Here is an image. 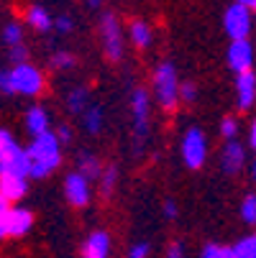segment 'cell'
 Here are the masks:
<instances>
[{
  "label": "cell",
  "instance_id": "obj_14",
  "mask_svg": "<svg viewBox=\"0 0 256 258\" xmlns=\"http://www.w3.org/2000/svg\"><path fill=\"white\" fill-rule=\"evenodd\" d=\"M108 253H111V238L103 230L92 233L82 245V258H108Z\"/></svg>",
  "mask_w": 256,
  "mask_h": 258
},
{
  "label": "cell",
  "instance_id": "obj_34",
  "mask_svg": "<svg viewBox=\"0 0 256 258\" xmlns=\"http://www.w3.org/2000/svg\"><path fill=\"white\" fill-rule=\"evenodd\" d=\"M11 59H13L16 64H26V61H23V59H26V49H23V46L11 49Z\"/></svg>",
  "mask_w": 256,
  "mask_h": 258
},
{
  "label": "cell",
  "instance_id": "obj_1",
  "mask_svg": "<svg viewBox=\"0 0 256 258\" xmlns=\"http://www.w3.org/2000/svg\"><path fill=\"white\" fill-rule=\"evenodd\" d=\"M59 138L57 133H44V136H36L33 143L28 146V156H31V176L33 179H41L46 176L52 169L59 166L62 161V151H59Z\"/></svg>",
  "mask_w": 256,
  "mask_h": 258
},
{
  "label": "cell",
  "instance_id": "obj_24",
  "mask_svg": "<svg viewBox=\"0 0 256 258\" xmlns=\"http://www.w3.org/2000/svg\"><path fill=\"white\" fill-rule=\"evenodd\" d=\"M3 41H6L11 49L21 46V26H18V23H6V26H3Z\"/></svg>",
  "mask_w": 256,
  "mask_h": 258
},
{
  "label": "cell",
  "instance_id": "obj_29",
  "mask_svg": "<svg viewBox=\"0 0 256 258\" xmlns=\"http://www.w3.org/2000/svg\"><path fill=\"white\" fill-rule=\"evenodd\" d=\"M179 97L185 100V102H195V97H197V90H195V85L185 82V85L179 87Z\"/></svg>",
  "mask_w": 256,
  "mask_h": 258
},
{
  "label": "cell",
  "instance_id": "obj_11",
  "mask_svg": "<svg viewBox=\"0 0 256 258\" xmlns=\"http://www.w3.org/2000/svg\"><path fill=\"white\" fill-rule=\"evenodd\" d=\"M251 61H253V49H251L248 41H233V44L228 46V64H231V69L238 72V75H243V72H251V69H248Z\"/></svg>",
  "mask_w": 256,
  "mask_h": 258
},
{
  "label": "cell",
  "instance_id": "obj_18",
  "mask_svg": "<svg viewBox=\"0 0 256 258\" xmlns=\"http://www.w3.org/2000/svg\"><path fill=\"white\" fill-rule=\"evenodd\" d=\"M87 100H90V92H87V87H75L69 92V97H67V107H69V113H82L85 115V110L90 107L87 105Z\"/></svg>",
  "mask_w": 256,
  "mask_h": 258
},
{
  "label": "cell",
  "instance_id": "obj_10",
  "mask_svg": "<svg viewBox=\"0 0 256 258\" xmlns=\"http://www.w3.org/2000/svg\"><path fill=\"white\" fill-rule=\"evenodd\" d=\"M64 195L67 200L75 205V207H85L87 200H90V184H87V176H82L80 171L69 174L64 179Z\"/></svg>",
  "mask_w": 256,
  "mask_h": 258
},
{
  "label": "cell",
  "instance_id": "obj_22",
  "mask_svg": "<svg viewBox=\"0 0 256 258\" xmlns=\"http://www.w3.org/2000/svg\"><path fill=\"white\" fill-rule=\"evenodd\" d=\"M236 258H256V235H248L233 245Z\"/></svg>",
  "mask_w": 256,
  "mask_h": 258
},
{
  "label": "cell",
  "instance_id": "obj_36",
  "mask_svg": "<svg viewBox=\"0 0 256 258\" xmlns=\"http://www.w3.org/2000/svg\"><path fill=\"white\" fill-rule=\"evenodd\" d=\"M164 215H167V217H174V215H177V207H174V202H172V200L164 205Z\"/></svg>",
  "mask_w": 256,
  "mask_h": 258
},
{
  "label": "cell",
  "instance_id": "obj_2",
  "mask_svg": "<svg viewBox=\"0 0 256 258\" xmlns=\"http://www.w3.org/2000/svg\"><path fill=\"white\" fill-rule=\"evenodd\" d=\"M0 174H13V176H31V156L28 151L18 149V143L8 131L0 133Z\"/></svg>",
  "mask_w": 256,
  "mask_h": 258
},
{
  "label": "cell",
  "instance_id": "obj_9",
  "mask_svg": "<svg viewBox=\"0 0 256 258\" xmlns=\"http://www.w3.org/2000/svg\"><path fill=\"white\" fill-rule=\"evenodd\" d=\"M133 131H136V151L143 146L146 133H149V92L136 90L133 92Z\"/></svg>",
  "mask_w": 256,
  "mask_h": 258
},
{
  "label": "cell",
  "instance_id": "obj_38",
  "mask_svg": "<svg viewBox=\"0 0 256 258\" xmlns=\"http://www.w3.org/2000/svg\"><path fill=\"white\" fill-rule=\"evenodd\" d=\"M251 146L256 149V120H253V128H251Z\"/></svg>",
  "mask_w": 256,
  "mask_h": 258
},
{
  "label": "cell",
  "instance_id": "obj_25",
  "mask_svg": "<svg viewBox=\"0 0 256 258\" xmlns=\"http://www.w3.org/2000/svg\"><path fill=\"white\" fill-rule=\"evenodd\" d=\"M116 181H118V169H116V166H108V169L103 171V176H100L103 192H105V195H111L113 187H116Z\"/></svg>",
  "mask_w": 256,
  "mask_h": 258
},
{
  "label": "cell",
  "instance_id": "obj_21",
  "mask_svg": "<svg viewBox=\"0 0 256 258\" xmlns=\"http://www.w3.org/2000/svg\"><path fill=\"white\" fill-rule=\"evenodd\" d=\"M28 23H31L33 28H39V31L52 28V18H49V13H46L41 6H33V8L28 11Z\"/></svg>",
  "mask_w": 256,
  "mask_h": 258
},
{
  "label": "cell",
  "instance_id": "obj_20",
  "mask_svg": "<svg viewBox=\"0 0 256 258\" xmlns=\"http://www.w3.org/2000/svg\"><path fill=\"white\" fill-rule=\"evenodd\" d=\"M82 120H85V128H87L92 136H95V133H100V128H103V110H100L97 105H90V107L85 110Z\"/></svg>",
  "mask_w": 256,
  "mask_h": 258
},
{
  "label": "cell",
  "instance_id": "obj_26",
  "mask_svg": "<svg viewBox=\"0 0 256 258\" xmlns=\"http://www.w3.org/2000/svg\"><path fill=\"white\" fill-rule=\"evenodd\" d=\"M52 67L57 69H69V67H75V56H72L69 51H57L52 56Z\"/></svg>",
  "mask_w": 256,
  "mask_h": 258
},
{
  "label": "cell",
  "instance_id": "obj_31",
  "mask_svg": "<svg viewBox=\"0 0 256 258\" xmlns=\"http://www.w3.org/2000/svg\"><path fill=\"white\" fill-rule=\"evenodd\" d=\"M200 258H223V248H218V245H205V250H202Z\"/></svg>",
  "mask_w": 256,
  "mask_h": 258
},
{
  "label": "cell",
  "instance_id": "obj_15",
  "mask_svg": "<svg viewBox=\"0 0 256 258\" xmlns=\"http://www.w3.org/2000/svg\"><path fill=\"white\" fill-rule=\"evenodd\" d=\"M243 159H246V154H243V149H241V143L228 141V146L223 149V156H221L223 169H226L228 174H236V171L243 166Z\"/></svg>",
  "mask_w": 256,
  "mask_h": 258
},
{
  "label": "cell",
  "instance_id": "obj_27",
  "mask_svg": "<svg viewBox=\"0 0 256 258\" xmlns=\"http://www.w3.org/2000/svg\"><path fill=\"white\" fill-rule=\"evenodd\" d=\"M236 131H238V125H236L233 118H223V120H221V136H223V138L231 141V138L236 136Z\"/></svg>",
  "mask_w": 256,
  "mask_h": 258
},
{
  "label": "cell",
  "instance_id": "obj_17",
  "mask_svg": "<svg viewBox=\"0 0 256 258\" xmlns=\"http://www.w3.org/2000/svg\"><path fill=\"white\" fill-rule=\"evenodd\" d=\"M77 169H80V174L87 176V179H97V176H103V171H100V161H97V156L90 154V151H80V156H77Z\"/></svg>",
  "mask_w": 256,
  "mask_h": 258
},
{
  "label": "cell",
  "instance_id": "obj_6",
  "mask_svg": "<svg viewBox=\"0 0 256 258\" xmlns=\"http://www.w3.org/2000/svg\"><path fill=\"white\" fill-rule=\"evenodd\" d=\"M208 156V143H205V133L200 128H190L182 138V159L190 169H200L205 164Z\"/></svg>",
  "mask_w": 256,
  "mask_h": 258
},
{
  "label": "cell",
  "instance_id": "obj_8",
  "mask_svg": "<svg viewBox=\"0 0 256 258\" xmlns=\"http://www.w3.org/2000/svg\"><path fill=\"white\" fill-rule=\"evenodd\" d=\"M223 26H226V33L231 36L233 41H246V36L251 31V13L248 8L243 6H231L223 16Z\"/></svg>",
  "mask_w": 256,
  "mask_h": 258
},
{
  "label": "cell",
  "instance_id": "obj_40",
  "mask_svg": "<svg viewBox=\"0 0 256 258\" xmlns=\"http://www.w3.org/2000/svg\"><path fill=\"white\" fill-rule=\"evenodd\" d=\"M85 3H87L90 8H97V6H100V0H85Z\"/></svg>",
  "mask_w": 256,
  "mask_h": 258
},
{
  "label": "cell",
  "instance_id": "obj_33",
  "mask_svg": "<svg viewBox=\"0 0 256 258\" xmlns=\"http://www.w3.org/2000/svg\"><path fill=\"white\" fill-rule=\"evenodd\" d=\"M57 138H59V143L72 141V128H69V125H59V128H57Z\"/></svg>",
  "mask_w": 256,
  "mask_h": 258
},
{
  "label": "cell",
  "instance_id": "obj_13",
  "mask_svg": "<svg viewBox=\"0 0 256 258\" xmlns=\"http://www.w3.org/2000/svg\"><path fill=\"white\" fill-rule=\"evenodd\" d=\"M0 189H3V202H18L26 195V179L13 176V174H0Z\"/></svg>",
  "mask_w": 256,
  "mask_h": 258
},
{
  "label": "cell",
  "instance_id": "obj_32",
  "mask_svg": "<svg viewBox=\"0 0 256 258\" xmlns=\"http://www.w3.org/2000/svg\"><path fill=\"white\" fill-rule=\"evenodd\" d=\"M57 31H62V33H69V31H72L69 16H59V18H57Z\"/></svg>",
  "mask_w": 256,
  "mask_h": 258
},
{
  "label": "cell",
  "instance_id": "obj_16",
  "mask_svg": "<svg viewBox=\"0 0 256 258\" xmlns=\"http://www.w3.org/2000/svg\"><path fill=\"white\" fill-rule=\"evenodd\" d=\"M26 128L33 133V138L49 133V115H46V110L44 107H28V113H26Z\"/></svg>",
  "mask_w": 256,
  "mask_h": 258
},
{
  "label": "cell",
  "instance_id": "obj_41",
  "mask_svg": "<svg viewBox=\"0 0 256 258\" xmlns=\"http://www.w3.org/2000/svg\"><path fill=\"white\" fill-rule=\"evenodd\" d=\"M253 176H256V164H253Z\"/></svg>",
  "mask_w": 256,
  "mask_h": 258
},
{
  "label": "cell",
  "instance_id": "obj_30",
  "mask_svg": "<svg viewBox=\"0 0 256 258\" xmlns=\"http://www.w3.org/2000/svg\"><path fill=\"white\" fill-rule=\"evenodd\" d=\"M149 255V243H136L128 253V258H146Z\"/></svg>",
  "mask_w": 256,
  "mask_h": 258
},
{
  "label": "cell",
  "instance_id": "obj_35",
  "mask_svg": "<svg viewBox=\"0 0 256 258\" xmlns=\"http://www.w3.org/2000/svg\"><path fill=\"white\" fill-rule=\"evenodd\" d=\"M167 258H185V255H182V245H179V243H174V245L169 248Z\"/></svg>",
  "mask_w": 256,
  "mask_h": 258
},
{
  "label": "cell",
  "instance_id": "obj_7",
  "mask_svg": "<svg viewBox=\"0 0 256 258\" xmlns=\"http://www.w3.org/2000/svg\"><path fill=\"white\" fill-rule=\"evenodd\" d=\"M100 33H103V46H105V54L108 59L118 61L123 56V36H121V26H118V18L113 13H105L103 21H100Z\"/></svg>",
  "mask_w": 256,
  "mask_h": 258
},
{
  "label": "cell",
  "instance_id": "obj_5",
  "mask_svg": "<svg viewBox=\"0 0 256 258\" xmlns=\"http://www.w3.org/2000/svg\"><path fill=\"white\" fill-rule=\"evenodd\" d=\"M11 77H13V90L21 92V95H28V97H36L41 90H44V77L41 72L31 67V64H16L11 69Z\"/></svg>",
  "mask_w": 256,
  "mask_h": 258
},
{
  "label": "cell",
  "instance_id": "obj_3",
  "mask_svg": "<svg viewBox=\"0 0 256 258\" xmlns=\"http://www.w3.org/2000/svg\"><path fill=\"white\" fill-rule=\"evenodd\" d=\"M179 87H182V85H179V80H177L174 67H172L169 61L159 64V67H157V72H154V95H157L159 105H162V107H167V110H172V107L177 105Z\"/></svg>",
  "mask_w": 256,
  "mask_h": 258
},
{
  "label": "cell",
  "instance_id": "obj_23",
  "mask_svg": "<svg viewBox=\"0 0 256 258\" xmlns=\"http://www.w3.org/2000/svg\"><path fill=\"white\" fill-rule=\"evenodd\" d=\"M241 220L246 225H256V195H248L241 202Z\"/></svg>",
  "mask_w": 256,
  "mask_h": 258
},
{
  "label": "cell",
  "instance_id": "obj_4",
  "mask_svg": "<svg viewBox=\"0 0 256 258\" xmlns=\"http://www.w3.org/2000/svg\"><path fill=\"white\" fill-rule=\"evenodd\" d=\"M3 212H0V233H3L6 238L8 235H26L33 225V215L23 207H11L8 202H3V207H0Z\"/></svg>",
  "mask_w": 256,
  "mask_h": 258
},
{
  "label": "cell",
  "instance_id": "obj_19",
  "mask_svg": "<svg viewBox=\"0 0 256 258\" xmlns=\"http://www.w3.org/2000/svg\"><path fill=\"white\" fill-rule=\"evenodd\" d=\"M131 39H133L136 46H149V41H151V28H149V23L133 21V26H131Z\"/></svg>",
  "mask_w": 256,
  "mask_h": 258
},
{
  "label": "cell",
  "instance_id": "obj_28",
  "mask_svg": "<svg viewBox=\"0 0 256 258\" xmlns=\"http://www.w3.org/2000/svg\"><path fill=\"white\" fill-rule=\"evenodd\" d=\"M0 92H3V95L16 92V90H13V77H11L8 69H3V75H0Z\"/></svg>",
  "mask_w": 256,
  "mask_h": 258
},
{
  "label": "cell",
  "instance_id": "obj_37",
  "mask_svg": "<svg viewBox=\"0 0 256 258\" xmlns=\"http://www.w3.org/2000/svg\"><path fill=\"white\" fill-rule=\"evenodd\" d=\"M238 6H243V8H256V0H236Z\"/></svg>",
  "mask_w": 256,
  "mask_h": 258
},
{
  "label": "cell",
  "instance_id": "obj_39",
  "mask_svg": "<svg viewBox=\"0 0 256 258\" xmlns=\"http://www.w3.org/2000/svg\"><path fill=\"white\" fill-rule=\"evenodd\" d=\"M223 258H236V253H233V248H223Z\"/></svg>",
  "mask_w": 256,
  "mask_h": 258
},
{
  "label": "cell",
  "instance_id": "obj_12",
  "mask_svg": "<svg viewBox=\"0 0 256 258\" xmlns=\"http://www.w3.org/2000/svg\"><path fill=\"white\" fill-rule=\"evenodd\" d=\"M236 97H238V107L248 110L256 100V77L253 72H243L236 80Z\"/></svg>",
  "mask_w": 256,
  "mask_h": 258
}]
</instances>
